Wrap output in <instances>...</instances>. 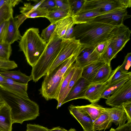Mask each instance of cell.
Here are the masks:
<instances>
[{
    "label": "cell",
    "mask_w": 131,
    "mask_h": 131,
    "mask_svg": "<svg viewBox=\"0 0 131 131\" xmlns=\"http://www.w3.org/2000/svg\"><path fill=\"white\" fill-rule=\"evenodd\" d=\"M0 95L10 110L13 123L22 124L34 120L39 115V107L26 97L0 87Z\"/></svg>",
    "instance_id": "cell-1"
},
{
    "label": "cell",
    "mask_w": 131,
    "mask_h": 131,
    "mask_svg": "<svg viewBox=\"0 0 131 131\" xmlns=\"http://www.w3.org/2000/svg\"><path fill=\"white\" fill-rule=\"evenodd\" d=\"M117 26L95 22L77 24L74 27L72 38L79 40L83 46L96 47L106 39Z\"/></svg>",
    "instance_id": "cell-2"
},
{
    "label": "cell",
    "mask_w": 131,
    "mask_h": 131,
    "mask_svg": "<svg viewBox=\"0 0 131 131\" xmlns=\"http://www.w3.org/2000/svg\"><path fill=\"white\" fill-rule=\"evenodd\" d=\"M38 28L27 29L19 42L20 51H22L28 64L32 67L37 61L46 47L47 43L40 36Z\"/></svg>",
    "instance_id": "cell-3"
},
{
    "label": "cell",
    "mask_w": 131,
    "mask_h": 131,
    "mask_svg": "<svg viewBox=\"0 0 131 131\" xmlns=\"http://www.w3.org/2000/svg\"><path fill=\"white\" fill-rule=\"evenodd\" d=\"M62 40L54 31L40 57L32 67L30 75L34 81H38L46 75L60 51Z\"/></svg>",
    "instance_id": "cell-4"
},
{
    "label": "cell",
    "mask_w": 131,
    "mask_h": 131,
    "mask_svg": "<svg viewBox=\"0 0 131 131\" xmlns=\"http://www.w3.org/2000/svg\"><path fill=\"white\" fill-rule=\"evenodd\" d=\"M64 74L56 67L45 75L39 91L46 100L55 99L57 101Z\"/></svg>",
    "instance_id": "cell-5"
},
{
    "label": "cell",
    "mask_w": 131,
    "mask_h": 131,
    "mask_svg": "<svg viewBox=\"0 0 131 131\" xmlns=\"http://www.w3.org/2000/svg\"><path fill=\"white\" fill-rule=\"evenodd\" d=\"M82 47L79 41L74 37L68 39H62L60 51L47 74L50 73L55 68L72 56L79 55Z\"/></svg>",
    "instance_id": "cell-6"
},
{
    "label": "cell",
    "mask_w": 131,
    "mask_h": 131,
    "mask_svg": "<svg viewBox=\"0 0 131 131\" xmlns=\"http://www.w3.org/2000/svg\"><path fill=\"white\" fill-rule=\"evenodd\" d=\"M131 31L123 24L116 27L109 35L111 38L110 44L113 49L114 58L130 39Z\"/></svg>",
    "instance_id": "cell-7"
},
{
    "label": "cell",
    "mask_w": 131,
    "mask_h": 131,
    "mask_svg": "<svg viewBox=\"0 0 131 131\" xmlns=\"http://www.w3.org/2000/svg\"><path fill=\"white\" fill-rule=\"evenodd\" d=\"M120 8H123L118 0H85L82 8L78 13L94 10L106 13Z\"/></svg>",
    "instance_id": "cell-8"
},
{
    "label": "cell",
    "mask_w": 131,
    "mask_h": 131,
    "mask_svg": "<svg viewBox=\"0 0 131 131\" xmlns=\"http://www.w3.org/2000/svg\"><path fill=\"white\" fill-rule=\"evenodd\" d=\"M127 8L117 9L108 13L97 16L90 22H95L114 26L123 24L124 20L130 17Z\"/></svg>",
    "instance_id": "cell-9"
},
{
    "label": "cell",
    "mask_w": 131,
    "mask_h": 131,
    "mask_svg": "<svg viewBox=\"0 0 131 131\" xmlns=\"http://www.w3.org/2000/svg\"><path fill=\"white\" fill-rule=\"evenodd\" d=\"M129 101H131V79L126 82L106 99L105 103L112 107H118Z\"/></svg>",
    "instance_id": "cell-10"
},
{
    "label": "cell",
    "mask_w": 131,
    "mask_h": 131,
    "mask_svg": "<svg viewBox=\"0 0 131 131\" xmlns=\"http://www.w3.org/2000/svg\"><path fill=\"white\" fill-rule=\"evenodd\" d=\"M100 55L96 47L83 46L81 52L77 57L75 63L79 67L85 66L100 60Z\"/></svg>",
    "instance_id": "cell-11"
},
{
    "label": "cell",
    "mask_w": 131,
    "mask_h": 131,
    "mask_svg": "<svg viewBox=\"0 0 131 131\" xmlns=\"http://www.w3.org/2000/svg\"><path fill=\"white\" fill-rule=\"evenodd\" d=\"M68 110L70 114L80 124L84 131H95L93 121L89 115L79 106L71 105L69 106Z\"/></svg>",
    "instance_id": "cell-12"
},
{
    "label": "cell",
    "mask_w": 131,
    "mask_h": 131,
    "mask_svg": "<svg viewBox=\"0 0 131 131\" xmlns=\"http://www.w3.org/2000/svg\"><path fill=\"white\" fill-rule=\"evenodd\" d=\"M91 83L81 77L68 94L63 101L62 105L72 100L79 99H84L85 93Z\"/></svg>",
    "instance_id": "cell-13"
},
{
    "label": "cell",
    "mask_w": 131,
    "mask_h": 131,
    "mask_svg": "<svg viewBox=\"0 0 131 131\" xmlns=\"http://www.w3.org/2000/svg\"><path fill=\"white\" fill-rule=\"evenodd\" d=\"M100 109L101 112L107 114L110 118L112 123L118 126L125 124L128 118L123 108L120 106L111 108H104L101 106Z\"/></svg>",
    "instance_id": "cell-14"
},
{
    "label": "cell",
    "mask_w": 131,
    "mask_h": 131,
    "mask_svg": "<svg viewBox=\"0 0 131 131\" xmlns=\"http://www.w3.org/2000/svg\"><path fill=\"white\" fill-rule=\"evenodd\" d=\"M107 83L108 80L101 83H91L85 93L84 99L88 100L91 103H97L101 98L102 94Z\"/></svg>",
    "instance_id": "cell-15"
},
{
    "label": "cell",
    "mask_w": 131,
    "mask_h": 131,
    "mask_svg": "<svg viewBox=\"0 0 131 131\" xmlns=\"http://www.w3.org/2000/svg\"><path fill=\"white\" fill-rule=\"evenodd\" d=\"M4 81L0 83V87L12 91L26 97H29L27 93V84H23L5 77Z\"/></svg>",
    "instance_id": "cell-16"
},
{
    "label": "cell",
    "mask_w": 131,
    "mask_h": 131,
    "mask_svg": "<svg viewBox=\"0 0 131 131\" xmlns=\"http://www.w3.org/2000/svg\"><path fill=\"white\" fill-rule=\"evenodd\" d=\"M10 110L5 103L0 108V131H12Z\"/></svg>",
    "instance_id": "cell-17"
},
{
    "label": "cell",
    "mask_w": 131,
    "mask_h": 131,
    "mask_svg": "<svg viewBox=\"0 0 131 131\" xmlns=\"http://www.w3.org/2000/svg\"><path fill=\"white\" fill-rule=\"evenodd\" d=\"M78 67L74 63L71 64L64 74L61 85L57 101L58 109L61 106V99L64 92L71 79L77 68Z\"/></svg>",
    "instance_id": "cell-18"
},
{
    "label": "cell",
    "mask_w": 131,
    "mask_h": 131,
    "mask_svg": "<svg viewBox=\"0 0 131 131\" xmlns=\"http://www.w3.org/2000/svg\"><path fill=\"white\" fill-rule=\"evenodd\" d=\"M21 37L15 19L12 16L8 20L5 42L11 45L15 41L20 40Z\"/></svg>",
    "instance_id": "cell-19"
},
{
    "label": "cell",
    "mask_w": 131,
    "mask_h": 131,
    "mask_svg": "<svg viewBox=\"0 0 131 131\" xmlns=\"http://www.w3.org/2000/svg\"><path fill=\"white\" fill-rule=\"evenodd\" d=\"M105 63L99 60L82 68L81 77L91 82L98 70Z\"/></svg>",
    "instance_id": "cell-20"
},
{
    "label": "cell",
    "mask_w": 131,
    "mask_h": 131,
    "mask_svg": "<svg viewBox=\"0 0 131 131\" xmlns=\"http://www.w3.org/2000/svg\"><path fill=\"white\" fill-rule=\"evenodd\" d=\"M0 75L23 84H27L29 81L33 80L32 78L31 75L27 76L19 70L13 71H0Z\"/></svg>",
    "instance_id": "cell-21"
},
{
    "label": "cell",
    "mask_w": 131,
    "mask_h": 131,
    "mask_svg": "<svg viewBox=\"0 0 131 131\" xmlns=\"http://www.w3.org/2000/svg\"><path fill=\"white\" fill-rule=\"evenodd\" d=\"M108 13H101L94 10L86 11L79 12L72 17L74 24H77L89 22L97 16Z\"/></svg>",
    "instance_id": "cell-22"
},
{
    "label": "cell",
    "mask_w": 131,
    "mask_h": 131,
    "mask_svg": "<svg viewBox=\"0 0 131 131\" xmlns=\"http://www.w3.org/2000/svg\"><path fill=\"white\" fill-rule=\"evenodd\" d=\"M55 31L58 37L63 39L70 28L75 25L72 17H69L60 20L56 23Z\"/></svg>",
    "instance_id": "cell-23"
},
{
    "label": "cell",
    "mask_w": 131,
    "mask_h": 131,
    "mask_svg": "<svg viewBox=\"0 0 131 131\" xmlns=\"http://www.w3.org/2000/svg\"><path fill=\"white\" fill-rule=\"evenodd\" d=\"M95 131H100L109 129L112 123L108 115L105 112H102L98 117L93 122Z\"/></svg>",
    "instance_id": "cell-24"
},
{
    "label": "cell",
    "mask_w": 131,
    "mask_h": 131,
    "mask_svg": "<svg viewBox=\"0 0 131 131\" xmlns=\"http://www.w3.org/2000/svg\"><path fill=\"white\" fill-rule=\"evenodd\" d=\"M112 71L111 64L105 63L100 68L91 83H99L106 81L109 79Z\"/></svg>",
    "instance_id": "cell-25"
},
{
    "label": "cell",
    "mask_w": 131,
    "mask_h": 131,
    "mask_svg": "<svg viewBox=\"0 0 131 131\" xmlns=\"http://www.w3.org/2000/svg\"><path fill=\"white\" fill-rule=\"evenodd\" d=\"M69 17H72L69 11L56 8L48 11L45 17L49 20L51 24H53Z\"/></svg>",
    "instance_id": "cell-26"
},
{
    "label": "cell",
    "mask_w": 131,
    "mask_h": 131,
    "mask_svg": "<svg viewBox=\"0 0 131 131\" xmlns=\"http://www.w3.org/2000/svg\"><path fill=\"white\" fill-rule=\"evenodd\" d=\"M123 79H131V72H126L121 69L120 66H118L112 71L108 80V84H109L118 80Z\"/></svg>",
    "instance_id": "cell-27"
},
{
    "label": "cell",
    "mask_w": 131,
    "mask_h": 131,
    "mask_svg": "<svg viewBox=\"0 0 131 131\" xmlns=\"http://www.w3.org/2000/svg\"><path fill=\"white\" fill-rule=\"evenodd\" d=\"M129 80L128 79H123L110 84L107 83V86L102 94L101 98L107 99Z\"/></svg>",
    "instance_id": "cell-28"
},
{
    "label": "cell",
    "mask_w": 131,
    "mask_h": 131,
    "mask_svg": "<svg viewBox=\"0 0 131 131\" xmlns=\"http://www.w3.org/2000/svg\"><path fill=\"white\" fill-rule=\"evenodd\" d=\"M101 106L95 103L79 107L89 115L93 122L102 112L100 109Z\"/></svg>",
    "instance_id": "cell-29"
},
{
    "label": "cell",
    "mask_w": 131,
    "mask_h": 131,
    "mask_svg": "<svg viewBox=\"0 0 131 131\" xmlns=\"http://www.w3.org/2000/svg\"><path fill=\"white\" fill-rule=\"evenodd\" d=\"M82 71V68L79 67H77L76 69L62 96L61 99V105L63 101L77 81L81 77Z\"/></svg>",
    "instance_id": "cell-30"
},
{
    "label": "cell",
    "mask_w": 131,
    "mask_h": 131,
    "mask_svg": "<svg viewBox=\"0 0 131 131\" xmlns=\"http://www.w3.org/2000/svg\"><path fill=\"white\" fill-rule=\"evenodd\" d=\"M13 7L10 4H6L0 9V25L4 21L8 20L13 16Z\"/></svg>",
    "instance_id": "cell-31"
},
{
    "label": "cell",
    "mask_w": 131,
    "mask_h": 131,
    "mask_svg": "<svg viewBox=\"0 0 131 131\" xmlns=\"http://www.w3.org/2000/svg\"><path fill=\"white\" fill-rule=\"evenodd\" d=\"M70 11L72 17L77 14L82 8L85 0H68Z\"/></svg>",
    "instance_id": "cell-32"
},
{
    "label": "cell",
    "mask_w": 131,
    "mask_h": 131,
    "mask_svg": "<svg viewBox=\"0 0 131 131\" xmlns=\"http://www.w3.org/2000/svg\"><path fill=\"white\" fill-rule=\"evenodd\" d=\"M12 49L11 45L7 43H0V58L9 60L11 55Z\"/></svg>",
    "instance_id": "cell-33"
},
{
    "label": "cell",
    "mask_w": 131,
    "mask_h": 131,
    "mask_svg": "<svg viewBox=\"0 0 131 131\" xmlns=\"http://www.w3.org/2000/svg\"><path fill=\"white\" fill-rule=\"evenodd\" d=\"M43 1V0L40 1L33 5L31 4L30 3H25L23 6L19 8L20 12L25 16L30 12L37 8Z\"/></svg>",
    "instance_id": "cell-34"
},
{
    "label": "cell",
    "mask_w": 131,
    "mask_h": 131,
    "mask_svg": "<svg viewBox=\"0 0 131 131\" xmlns=\"http://www.w3.org/2000/svg\"><path fill=\"white\" fill-rule=\"evenodd\" d=\"M56 27L55 23L51 24L42 30L41 34V37L47 43L49 41L51 35L54 31Z\"/></svg>",
    "instance_id": "cell-35"
},
{
    "label": "cell",
    "mask_w": 131,
    "mask_h": 131,
    "mask_svg": "<svg viewBox=\"0 0 131 131\" xmlns=\"http://www.w3.org/2000/svg\"><path fill=\"white\" fill-rule=\"evenodd\" d=\"M17 66L14 61L6 60L0 58V71L8 70L17 68Z\"/></svg>",
    "instance_id": "cell-36"
},
{
    "label": "cell",
    "mask_w": 131,
    "mask_h": 131,
    "mask_svg": "<svg viewBox=\"0 0 131 131\" xmlns=\"http://www.w3.org/2000/svg\"><path fill=\"white\" fill-rule=\"evenodd\" d=\"M48 11L47 9L38 7L30 12L25 16L27 18H34L38 17H46Z\"/></svg>",
    "instance_id": "cell-37"
},
{
    "label": "cell",
    "mask_w": 131,
    "mask_h": 131,
    "mask_svg": "<svg viewBox=\"0 0 131 131\" xmlns=\"http://www.w3.org/2000/svg\"><path fill=\"white\" fill-rule=\"evenodd\" d=\"M114 58L113 49L110 43L105 51L100 56V60L105 63L111 64V61Z\"/></svg>",
    "instance_id": "cell-38"
},
{
    "label": "cell",
    "mask_w": 131,
    "mask_h": 131,
    "mask_svg": "<svg viewBox=\"0 0 131 131\" xmlns=\"http://www.w3.org/2000/svg\"><path fill=\"white\" fill-rule=\"evenodd\" d=\"M111 40V38L109 36L106 39L99 43L95 47L100 56L105 51L110 44Z\"/></svg>",
    "instance_id": "cell-39"
},
{
    "label": "cell",
    "mask_w": 131,
    "mask_h": 131,
    "mask_svg": "<svg viewBox=\"0 0 131 131\" xmlns=\"http://www.w3.org/2000/svg\"><path fill=\"white\" fill-rule=\"evenodd\" d=\"M8 20L4 21L0 25V43L5 42Z\"/></svg>",
    "instance_id": "cell-40"
},
{
    "label": "cell",
    "mask_w": 131,
    "mask_h": 131,
    "mask_svg": "<svg viewBox=\"0 0 131 131\" xmlns=\"http://www.w3.org/2000/svg\"><path fill=\"white\" fill-rule=\"evenodd\" d=\"M131 64V53H128L125 57L122 64L120 66L121 70L123 71L127 72Z\"/></svg>",
    "instance_id": "cell-41"
},
{
    "label": "cell",
    "mask_w": 131,
    "mask_h": 131,
    "mask_svg": "<svg viewBox=\"0 0 131 131\" xmlns=\"http://www.w3.org/2000/svg\"><path fill=\"white\" fill-rule=\"evenodd\" d=\"M39 7L44 8L48 11L56 8L55 0H43Z\"/></svg>",
    "instance_id": "cell-42"
},
{
    "label": "cell",
    "mask_w": 131,
    "mask_h": 131,
    "mask_svg": "<svg viewBox=\"0 0 131 131\" xmlns=\"http://www.w3.org/2000/svg\"><path fill=\"white\" fill-rule=\"evenodd\" d=\"M57 8L67 11H70L68 0H55Z\"/></svg>",
    "instance_id": "cell-43"
},
{
    "label": "cell",
    "mask_w": 131,
    "mask_h": 131,
    "mask_svg": "<svg viewBox=\"0 0 131 131\" xmlns=\"http://www.w3.org/2000/svg\"><path fill=\"white\" fill-rule=\"evenodd\" d=\"M47 127L36 124H28L27 125L26 131H49Z\"/></svg>",
    "instance_id": "cell-44"
},
{
    "label": "cell",
    "mask_w": 131,
    "mask_h": 131,
    "mask_svg": "<svg viewBox=\"0 0 131 131\" xmlns=\"http://www.w3.org/2000/svg\"><path fill=\"white\" fill-rule=\"evenodd\" d=\"M121 106L123 108L128 118L127 122H131V101L123 104Z\"/></svg>",
    "instance_id": "cell-45"
},
{
    "label": "cell",
    "mask_w": 131,
    "mask_h": 131,
    "mask_svg": "<svg viewBox=\"0 0 131 131\" xmlns=\"http://www.w3.org/2000/svg\"><path fill=\"white\" fill-rule=\"evenodd\" d=\"M114 131H131V122H127L124 124L118 126Z\"/></svg>",
    "instance_id": "cell-46"
},
{
    "label": "cell",
    "mask_w": 131,
    "mask_h": 131,
    "mask_svg": "<svg viewBox=\"0 0 131 131\" xmlns=\"http://www.w3.org/2000/svg\"><path fill=\"white\" fill-rule=\"evenodd\" d=\"M27 18L22 14L16 16L15 18L16 24L18 28L20 25Z\"/></svg>",
    "instance_id": "cell-47"
},
{
    "label": "cell",
    "mask_w": 131,
    "mask_h": 131,
    "mask_svg": "<svg viewBox=\"0 0 131 131\" xmlns=\"http://www.w3.org/2000/svg\"><path fill=\"white\" fill-rule=\"evenodd\" d=\"M118 1L123 8H127L131 6L130 0H118Z\"/></svg>",
    "instance_id": "cell-48"
},
{
    "label": "cell",
    "mask_w": 131,
    "mask_h": 131,
    "mask_svg": "<svg viewBox=\"0 0 131 131\" xmlns=\"http://www.w3.org/2000/svg\"><path fill=\"white\" fill-rule=\"evenodd\" d=\"M49 131H69V130L60 127H57L49 129Z\"/></svg>",
    "instance_id": "cell-49"
},
{
    "label": "cell",
    "mask_w": 131,
    "mask_h": 131,
    "mask_svg": "<svg viewBox=\"0 0 131 131\" xmlns=\"http://www.w3.org/2000/svg\"><path fill=\"white\" fill-rule=\"evenodd\" d=\"M5 103L4 101L0 95V106H1Z\"/></svg>",
    "instance_id": "cell-50"
},
{
    "label": "cell",
    "mask_w": 131,
    "mask_h": 131,
    "mask_svg": "<svg viewBox=\"0 0 131 131\" xmlns=\"http://www.w3.org/2000/svg\"><path fill=\"white\" fill-rule=\"evenodd\" d=\"M5 80L4 77L0 75V83L3 82Z\"/></svg>",
    "instance_id": "cell-51"
},
{
    "label": "cell",
    "mask_w": 131,
    "mask_h": 131,
    "mask_svg": "<svg viewBox=\"0 0 131 131\" xmlns=\"http://www.w3.org/2000/svg\"><path fill=\"white\" fill-rule=\"evenodd\" d=\"M69 131H77L76 130L73 128H71L69 130Z\"/></svg>",
    "instance_id": "cell-52"
},
{
    "label": "cell",
    "mask_w": 131,
    "mask_h": 131,
    "mask_svg": "<svg viewBox=\"0 0 131 131\" xmlns=\"http://www.w3.org/2000/svg\"><path fill=\"white\" fill-rule=\"evenodd\" d=\"M114 129L113 128H112L109 131H114Z\"/></svg>",
    "instance_id": "cell-53"
},
{
    "label": "cell",
    "mask_w": 131,
    "mask_h": 131,
    "mask_svg": "<svg viewBox=\"0 0 131 131\" xmlns=\"http://www.w3.org/2000/svg\"><path fill=\"white\" fill-rule=\"evenodd\" d=\"M1 106H0V108L1 107Z\"/></svg>",
    "instance_id": "cell-54"
}]
</instances>
